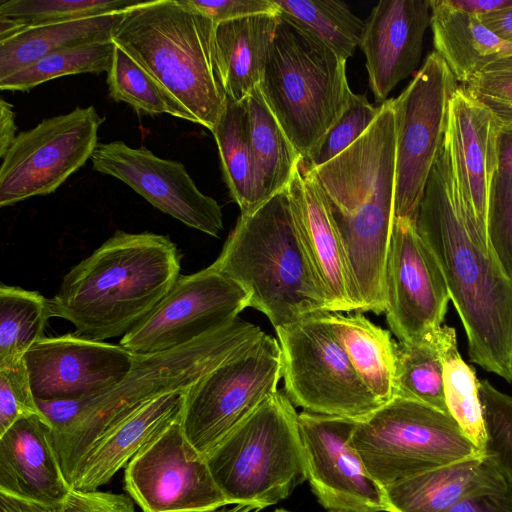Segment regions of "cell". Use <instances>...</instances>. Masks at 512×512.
<instances>
[{
    "mask_svg": "<svg viewBox=\"0 0 512 512\" xmlns=\"http://www.w3.org/2000/svg\"><path fill=\"white\" fill-rule=\"evenodd\" d=\"M417 230L464 327L470 360L512 382V278L470 221L445 139L419 206Z\"/></svg>",
    "mask_w": 512,
    "mask_h": 512,
    "instance_id": "cell-1",
    "label": "cell"
},
{
    "mask_svg": "<svg viewBox=\"0 0 512 512\" xmlns=\"http://www.w3.org/2000/svg\"><path fill=\"white\" fill-rule=\"evenodd\" d=\"M181 257L168 236L116 231L64 276L49 299L52 317L71 322L82 338L123 337L174 286Z\"/></svg>",
    "mask_w": 512,
    "mask_h": 512,
    "instance_id": "cell-2",
    "label": "cell"
},
{
    "mask_svg": "<svg viewBox=\"0 0 512 512\" xmlns=\"http://www.w3.org/2000/svg\"><path fill=\"white\" fill-rule=\"evenodd\" d=\"M214 28L213 20L185 0H144L121 13L111 40L150 74L190 122L212 131L227 102Z\"/></svg>",
    "mask_w": 512,
    "mask_h": 512,
    "instance_id": "cell-3",
    "label": "cell"
},
{
    "mask_svg": "<svg viewBox=\"0 0 512 512\" xmlns=\"http://www.w3.org/2000/svg\"><path fill=\"white\" fill-rule=\"evenodd\" d=\"M265 335L237 317L226 325L175 349L136 356L127 376L110 390L79 399L76 416L52 430L59 462L71 485L86 455L113 427L150 401L187 391L216 367L240 354Z\"/></svg>",
    "mask_w": 512,
    "mask_h": 512,
    "instance_id": "cell-4",
    "label": "cell"
},
{
    "mask_svg": "<svg viewBox=\"0 0 512 512\" xmlns=\"http://www.w3.org/2000/svg\"><path fill=\"white\" fill-rule=\"evenodd\" d=\"M211 266L248 294L273 327L330 312L302 246L287 189L241 214Z\"/></svg>",
    "mask_w": 512,
    "mask_h": 512,
    "instance_id": "cell-5",
    "label": "cell"
},
{
    "mask_svg": "<svg viewBox=\"0 0 512 512\" xmlns=\"http://www.w3.org/2000/svg\"><path fill=\"white\" fill-rule=\"evenodd\" d=\"M259 87L303 160L319 147L353 93L346 60L281 11Z\"/></svg>",
    "mask_w": 512,
    "mask_h": 512,
    "instance_id": "cell-6",
    "label": "cell"
},
{
    "mask_svg": "<svg viewBox=\"0 0 512 512\" xmlns=\"http://www.w3.org/2000/svg\"><path fill=\"white\" fill-rule=\"evenodd\" d=\"M205 458L231 505L260 511L284 500L307 480L298 413L279 390Z\"/></svg>",
    "mask_w": 512,
    "mask_h": 512,
    "instance_id": "cell-7",
    "label": "cell"
},
{
    "mask_svg": "<svg viewBox=\"0 0 512 512\" xmlns=\"http://www.w3.org/2000/svg\"><path fill=\"white\" fill-rule=\"evenodd\" d=\"M352 443L383 489L424 471L484 455L450 414L400 396L357 420Z\"/></svg>",
    "mask_w": 512,
    "mask_h": 512,
    "instance_id": "cell-8",
    "label": "cell"
},
{
    "mask_svg": "<svg viewBox=\"0 0 512 512\" xmlns=\"http://www.w3.org/2000/svg\"><path fill=\"white\" fill-rule=\"evenodd\" d=\"M275 330L285 394L293 405L356 420L382 406L358 377L320 314Z\"/></svg>",
    "mask_w": 512,
    "mask_h": 512,
    "instance_id": "cell-9",
    "label": "cell"
},
{
    "mask_svg": "<svg viewBox=\"0 0 512 512\" xmlns=\"http://www.w3.org/2000/svg\"><path fill=\"white\" fill-rule=\"evenodd\" d=\"M459 83L435 52L393 99L396 159L394 220L416 222L432 167L442 148L450 100Z\"/></svg>",
    "mask_w": 512,
    "mask_h": 512,
    "instance_id": "cell-10",
    "label": "cell"
},
{
    "mask_svg": "<svg viewBox=\"0 0 512 512\" xmlns=\"http://www.w3.org/2000/svg\"><path fill=\"white\" fill-rule=\"evenodd\" d=\"M281 378L279 342L265 334L185 392L181 425L189 442L205 456L278 390Z\"/></svg>",
    "mask_w": 512,
    "mask_h": 512,
    "instance_id": "cell-11",
    "label": "cell"
},
{
    "mask_svg": "<svg viewBox=\"0 0 512 512\" xmlns=\"http://www.w3.org/2000/svg\"><path fill=\"white\" fill-rule=\"evenodd\" d=\"M104 120L94 106L76 107L17 134L1 158L0 206L58 189L91 159Z\"/></svg>",
    "mask_w": 512,
    "mask_h": 512,
    "instance_id": "cell-12",
    "label": "cell"
},
{
    "mask_svg": "<svg viewBox=\"0 0 512 512\" xmlns=\"http://www.w3.org/2000/svg\"><path fill=\"white\" fill-rule=\"evenodd\" d=\"M248 294L211 265L180 275L158 305L120 340L136 356L184 346L236 319Z\"/></svg>",
    "mask_w": 512,
    "mask_h": 512,
    "instance_id": "cell-13",
    "label": "cell"
},
{
    "mask_svg": "<svg viewBox=\"0 0 512 512\" xmlns=\"http://www.w3.org/2000/svg\"><path fill=\"white\" fill-rule=\"evenodd\" d=\"M124 489L143 512H212L231 505L205 456L187 439L181 418L131 459Z\"/></svg>",
    "mask_w": 512,
    "mask_h": 512,
    "instance_id": "cell-14",
    "label": "cell"
},
{
    "mask_svg": "<svg viewBox=\"0 0 512 512\" xmlns=\"http://www.w3.org/2000/svg\"><path fill=\"white\" fill-rule=\"evenodd\" d=\"M450 295L416 222L394 220L386 269V320L401 343H414L439 330Z\"/></svg>",
    "mask_w": 512,
    "mask_h": 512,
    "instance_id": "cell-15",
    "label": "cell"
},
{
    "mask_svg": "<svg viewBox=\"0 0 512 512\" xmlns=\"http://www.w3.org/2000/svg\"><path fill=\"white\" fill-rule=\"evenodd\" d=\"M298 424L306 477L329 510L388 512L384 489L367 471L352 443L357 420L303 410Z\"/></svg>",
    "mask_w": 512,
    "mask_h": 512,
    "instance_id": "cell-16",
    "label": "cell"
},
{
    "mask_svg": "<svg viewBox=\"0 0 512 512\" xmlns=\"http://www.w3.org/2000/svg\"><path fill=\"white\" fill-rule=\"evenodd\" d=\"M90 160L95 171L119 179L186 226L213 237L223 230L221 206L198 189L182 163L123 141L98 143Z\"/></svg>",
    "mask_w": 512,
    "mask_h": 512,
    "instance_id": "cell-17",
    "label": "cell"
},
{
    "mask_svg": "<svg viewBox=\"0 0 512 512\" xmlns=\"http://www.w3.org/2000/svg\"><path fill=\"white\" fill-rule=\"evenodd\" d=\"M135 358L121 345L73 333L43 337L24 355L33 395L43 401L102 394L127 376Z\"/></svg>",
    "mask_w": 512,
    "mask_h": 512,
    "instance_id": "cell-18",
    "label": "cell"
},
{
    "mask_svg": "<svg viewBox=\"0 0 512 512\" xmlns=\"http://www.w3.org/2000/svg\"><path fill=\"white\" fill-rule=\"evenodd\" d=\"M500 130L493 114L459 86L450 100L446 137L466 213L490 250L487 211L498 172Z\"/></svg>",
    "mask_w": 512,
    "mask_h": 512,
    "instance_id": "cell-19",
    "label": "cell"
},
{
    "mask_svg": "<svg viewBox=\"0 0 512 512\" xmlns=\"http://www.w3.org/2000/svg\"><path fill=\"white\" fill-rule=\"evenodd\" d=\"M430 19V0H383L370 12L360 47L377 102L417 68Z\"/></svg>",
    "mask_w": 512,
    "mask_h": 512,
    "instance_id": "cell-20",
    "label": "cell"
},
{
    "mask_svg": "<svg viewBox=\"0 0 512 512\" xmlns=\"http://www.w3.org/2000/svg\"><path fill=\"white\" fill-rule=\"evenodd\" d=\"M287 192L298 236L329 311H356L337 224L315 176L301 159Z\"/></svg>",
    "mask_w": 512,
    "mask_h": 512,
    "instance_id": "cell-21",
    "label": "cell"
},
{
    "mask_svg": "<svg viewBox=\"0 0 512 512\" xmlns=\"http://www.w3.org/2000/svg\"><path fill=\"white\" fill-rule=\"evenodd\" d=\"M71 489L45 416L21 418L0 435V493L49 504L64 500Z\"/></svg>",
    "mask_w": 512,
    "mask_h": 512,
    "instance_id": "cell-22",
    "label": "cell"
},
{
    "mask_svg": "<svg viewBox=\"0 0 512 512\" xmlns=\"http://www.w3.org/2000/svg\"><path fill=\"white\" fill-rule=\"evenodd\" d=\"M185 392L150 401L103 435L84 458L71 488L95 491L108 483L144 446L181 418Z\"/></svg>",
    "mask_w": 512,
    "mask_h": 512,
    "instance_id": "cell-23",
    "label": "cell"
},
{
    "mask_svg": "<svg viewBox=\"0 0 512 512\" xmlns=\"http://www.w3.org/2000/svg\"><path fill=\"white\" fill-rule=\"evenodd\" d=\"M509 482L486 455L471 457L384 488L388 512H445L467 497Z\"/></svg>",
    "mask_w": 512,
    "mask_h": 512,
    "instance_id": "cell-24",
    "label": "cell"
},
{
    "mask_svg": "<svg viewBox=\"0 0 512 512\" xmlns=\"http://www.w3.org/2000/svg\"><path fill=\"white\" fill-rule=\"evenodd\" d=\"M278 14H257L215 23V58L227 98L242 102L260 85Z\"/></svg>",
    "mask_w": 512,
    "mask_h": 512,
    "instance_id": "cell-25",
    "label": "cell"
},
{
    "mask_svg": "<svg viewBox=\"0 0 512 512\" xmlns=\"http://www.w3.org/2000/svg\"><path fill=\"white\" fill-rule=\"evenodd\" d=\"M435 52L459 85L493 61L512 54V44L490 31L477 15L459 11L447 0H430Z\"/></svg>",
    "mask_w": 512,
    "mask_h": 512,
    "instance_id": "cell-26",
    "label": "cell"
},
{
    "mask_svg": "<svg viewBox=\"0 0 512 512\" xmlns=\"http://www.w3.org/2000/svg\"><path fill=\"white\" fill-rule=\"evenodd\" d=\"M320 316L373 396L381 405L392 400L396 395L397 343L390 331L360 313L324 312Z\"/></svg>",
    "mask_w": 512,
    "mask_h": 512,
    "instance_id": "cell-27",
    "label": "cell"
},
{
    "mask_svg": "<svg viewBox=\"0 0 512 512\" xmlns=\"http://www.w3.org/2000/svg\"><path fill=\"white\" fill-rule=\"evenodd\" d=\"M121 13L28 27L0 40V80L56 51L111 41Z\"/></svg>",
    "mask_w": 512,
    "mask_h": 512,
    "instance_id": "cell-28",
    "label": "cell"
},
{
    "mask_svg": "<svg viewBox=\"0 0 512 512\" xmlns=\"http://www.w3.org/2000/svg\"><path fill=\"white\" fill-rule=\"evenodd\" d=\"M249 144L266 200L287 189L301 159L259 86L242 101Z\"/></svg>",
    "mask_w": 512,
    "mask_h": 512,
    "instance_id": "cell-29",
    "label": "cell"
},
{
    "mask_svg": "<svg viewBox=\"0 0 512 512\" xmlns=\"http://www.w3.org/2000/svg\"><path fill=\"white\" fill-rule=\"evenodd\" d=\"M211 132L232 199L239 206L241 214L252 213L267 200L249 144L243 102L227 98L225 110Z\"/></svg>",
    "mask_w": 512,
    "mask_h": 512,
    "instance_id": "cell-30",
    "label": "cell"
},
{
    "mask_svg": "<svg viewBox=\"0 0 512 512\" xmlns=\"http://www.w3.org/2000/svg\"><path fill=\"white\" fill-rule=\"evenodd\" d=\"M436 337L448 412L466 437L484 454L487 436L479 394L480 381L459 353L455 329L442 325Z\"/></svg>",
    "mask_w": 512,
    "mask_h": 512,
    "instance_id": "cell-31",
    "label": "cell"
},
{
    "mask_svg": "<svg viewBox=\"0 0 512 512\" xmlns=\"http://www.w3.org/2000/svg\"><path fill=\"white\" fill-rule=\"evenodd\" d=\"M52 317L49 299L37 291L0 285V367L24 358L44 336Z\"/></svg>",
    "mask_w": 512,
    "mask_h": 512,
    "instance_id": "cell-32",
    "label": "cell"
},
{
    "mask_svg": "<svg viewBox=\"0 0 512 512\" xmlns=\"http://www.w3.org/2000/svg\"><path fill=\"white\" fill-rule=\"evenodd\" d=\"M274 2L279 11L292 17L346 61L361 44L365 22L342 1L274 0Z\"/></svg>",
    "mask_w": 512,
    "mask_h": 512,
    "instance_id": "cell-33",
    "label": "cell"
},
{
    "mask_svg": "<svg viewBox=\"0 0 512 512\" xmlns=\"http://www.w3.org/2000/svg\"><path fill=\"white\" fill-rule=\"evenodd\" d=\"M437 331L414 343H397L395 396L415 400L449 414Z\"/></svg>",
    "mask_w": 512,
    "mask_h": 512,
    "instance_id": "cell-34",
    "label": "cell"
},
{
    "mask_svg": "<svg viewBox=\"0 0 512 512\" xmlns=\"http://www.w3.org/2000/svg\"><path fill=\"white\" fill-rule=\"evenodd\" d=\"M140 0H2L0 40L19 30L48 23L122 13Z\"/></svg>",
    "mask_w": 512,
    "mask_h": 512,
    "instance_id": "cell-35",
    "label": "cell"
},
{
    "mask_svg": "<svg viewBox=\"0 0 512 512\" xmlns=\"http://www.w3.org/2000/svg\"><path fill=\"white\" fill-rule=\"evenodd\" d=\"M114 48L115 45L111 40L56 51L0 80V89L28 91L61 76L108 72Z\"/></svg>",
    "mask_w": 512,
    "mask_h": 512,
    "instance_id": "cell-36",
    "label": "cell"
},
{
    "mask_svg": "<svg viewBox=\"0 0 512 512\" xmlns=\"http://www.w3.org/2000/svg\"><path fill=\"white\" fill-rule=\"evenodd\" d=\"M107 84L112 100L125 102L139 113L169 114L190 121L187 113L165 95L150 74L117 45L107 72Z\"/></svg>",
    "mask_w": 512,
    "mask_h": 512,
    "instance_id": "cell-37",
    "label": "cell"
},
{
    "mask_svg": "<svg viewBox=\"0 0 512 512\" xmlns=\"http://www.w3.org/2000/svg\"><path fill=\"white\" fill-rule=\"evenodd\" d=\"M479 394L487 436L484 454L512 484V396L488 380L480 381Z\"/></svg>",
    "mask_w": 512,
    "mask_h": 512,
    "instance_id": "cell-38",
    "label": "cell"
},
{
    "mask_svg": "<svg viewBox=\"0 0 512 512\" xmlns=\"http://www.w3.org/2000/svg\"><path fill=\"white\" fill-rule=\"evenodd\" d=\"M380 111L381 104L375 107L365 95L352 93L343 114L311 157L307 160L302 159V163L308 168H315L332 160L366 132Z\"/></svg>",
    "mask_w": 512,
    "mask_h": 512,
    "instance_id": "cell-39",
    "label": "cell"
},
{
    "mask_svg": "<svg viewBox=\"0 0 512 512\" xmlns=\"http://www.w3.org/2000/svg\"><path fill=\"white\" fill-rule=\"evenodd\" d=\"M461 87L493 114L501 129L512 128V54L493 61Z\"/></svg>",
    "mask_w": 512,
    "mask_h": 512,
    "instance_id": "cell-40",
    "label": "cell"
},
{
    "mask_svg": "<svg viewBox=\"0 0 512 512\" xmlns=\"http://www.w3.org/2000/svg\"><path fill=\"white\" fill-rule=\"evenodd\" d=\"M0 512H135L130 497L103 491L71 489L55 503H39L0 493Z\"/></svg>",
    "mask_w": 512,
    "mask_h": 512,
    "instance_id": "cell-41",
    "label": "cell"
},
{
    "mask_svg": "<svg viewBox=\"0 0 512 512\" xmlns=\"http://www.w3.org/2000/svg\"><path fill=\"white\" fill-rule=\"evenodd\" d=\"M487 232L494 256L512 278V177L501 172L490 191Z\"/></svg>",
    "mask_w": 512,
    "mask_h": 512,
    "instance_id": "cell-42",
    "label": "cell"
},
{
    "mask_svg": "<svg viewBox=\"0 0 512 512\" xmlns=\"http://www.w3.org/2000/svg\"><path fill=\"white\" fill-rule=\"evenodd\" d=\"M31 415L43 414L33 395L23 358L0 367V435L19 419Z\"/></svg>",
    "mask_w": 512,
    "mask_h": 512,
    "instance_id": "cell-43",
    "label": "cell"
},
{
    "mask_svg": "<svg viewBox=\"0 0 512 512\" xmlns=\"http://www.w3.org/2000/svg\"><path fill=\"white\" fill-rule=\"evenodd\" d=\"M188 5L214 23L257 14H278L274 0H185Z\"/></svg>",
    "mask_w": 512,
    "mask_h": 512,
    "instance_id": "cell-44",
    "label": "cell"
},
{
    "mask_svg": "<svg viewBox=\"0 0 512 512\" xmlns=\"http://www.w3.org/2000/svg\"><path fill=\"white\" fill-rule=\"evenodd\" d=\"M445 512H512V484L473 494Z\"/></svg>",
    "mask_w": 512,
    "mask_h": 512,
    "instance_id": "cell-45",
    "label": "cell"
},
{
    "mask_svg": "<svg viewBox=\"0 0 512 512\" xmlns=\"http://www.w3.org/2000/svg\"><path fill=\"white\" fill-rule=\"evenodd\" d=\"M478 17L500 39L512 44V7Z\"/></svg>",
    "mask_w": 512,
    "mask_h": 512,
    "instance_id": "cell-46",
    "label": "cell"
},
{
    "mask_svg": "<svg viewBox=\"0 0 512 512\" xmlns=\"http://www.w3.org/2000/svg\"><path fill=\"white\" fill-rule=\"evenodd\" d=\"M453 8L477 16L512 7V0H447Z\"/></svg>",
    "mask_w": 512,
    "mask_h": 512,
    "instance_id": "cell-47",
    "label": "cell"
},
{
    "mask_svg": "<svg viewBox=\"0 0 512 512\" xmlns=\"http://www.w3.org/2000/svg\"><path fill=\"white\" fill-rule=\"evenodd\" d=\"M15 112L13 106L3 98L0 101V157L11 146L16 135Z\"/></svg>",
    "mask_w": 512,
    "mask_h": 512,
    "instance_id": "cell-48",
    "label": "cell"
},
{
    "mask_svg": "<svg viewBox=\"0 0 512 512\" xmlns=\"http://www.w3.org/2000/svg\"><path fill=\"white\" fill-rule=\"evenodd\" d=\"M498 172L512 177V128H503L499 133Z\"/></svg>",
    "mask_w": 512,
    "mask_h": 512,
    "instance_id": "cell-49",
    "label": "cell"
},
{
    "mask_svg": "<svg viewBox=\"0 0 512 512\" xmlns=\"http://www.w3.org/2000/svg\"><path fill=\"white\" fill-rule=\"evenodd\" d=\"M212 512H259L258 509L245 505H234L231 508L223 507Z\"/></svg>",
    "mask_w": 512,
    "mask_h": 512,
    "instance_id": "cell-50",
    "label": "cell"
},
{
    "mask_svg": "<svg viewBox=\"0 0 512 512\" xmlns=\"http://www.w3.org/2000/svg\"><path fill=\"white\" fill-rule=\"evenodd\" d=\"M328 512H366V511H357V510H329Z\"/></svg>",
    "mask_w": 512,
    "mask_h": 512,
    "instance_id": "cell-51",
    "label": "cell"
},
{
    "mask_svg": "<svg viewBox=\"0 0 512 512\" xmlns=\"http://www.w3.org/2000/svg\"><path fill=\"white\" fill-rule=\"evenodd\" d=\"M274 512H295V511L279 508V509H276Z\"/></svg>",
    "mask_w": 512,
    "mask_h": 512,
    "instance_id": "cell-52",
    "label": "cell"
}]
</instances>
